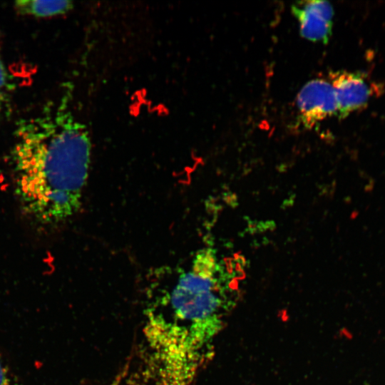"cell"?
<instances>
[{
  "instance_id": "obj_3",
  "label": "cell",
  "mask_w": 385,
  "mask_h": 385,
  "mask_svg": "<svg viewBox=\"0 0 385 385\" xmlns=\"http://www.w3.org/2000/svg\"><path fill=\"white\" fill-rule=\"evenodd\" d=\"M329 78L336 93L339 118L364 108L372 97L382 91L381 85L369 81L364 73L359 72H332Z\"/></svg>"
},
{
  "instance_id": "obj_8",
  "label": "cell",
  "mask_w": 385,
  "mask_h": 385,
  "mask_svg": "<svg viewBox=\"0 0 385 385\" xmlns=\"http://www.w3.org/2000/svg\"><path fill=\"white\" fill-rule=\"evenodd\" d=\"M6 83V72L0 59V105L3 98V90Z\"/></svg>"
},
{
  "instance_id": "obj_1",
  "label": "cell",
  "mask_w": 385,
  "mask_h": 385,
  "mask_svg": "<svg viewBox=\"0 0 385 385\" xmlns=\"http://www.w3.org/2000/svg\"><path fill=\"white\" fill-rule=\"evenodd\" d=\"M217 270L210 256L197 254L190 270L146 303L143 339L161 385H189L210 357L212 342L235 303L231 286L217 278Z\"/></svg>"
},
{
  "instance_id": "obj_5",
  "label": "cell",
  "mask_w": 385,
  "mask_h": 385,
  "mask_svg": "<svg viewBox=\"0 0 385 385\" xmlns=\"http://www.w3.org/2000/svg\"><path fill=\"white\" fill-rule=\"evenodd\" d=\"M293 14L299 23L303 37L313 41L327 43L332 32L334 11L325 1H305L297 2L292 6Z\"/></svg>"
},
{
  "instance_id": "obj_6",
  "label": "cell",
  "mask_w": 385,
  "mask_h": 385,
  "mask_svg": "<svg viewBox=\"0 0 385 385\" xmlns=\"http://www.w3.org/2000/svg\"><path fill=\"white\" fill-rule=\"evenodd\" d=\"M15 7L24 14L51 17L69 11L73 7V4L69 1L21 0L15 3Z\"/></svg>"
},
{
  "instance_id": "obj_4",
  "label": "cell",
  "mask_w": 385,
  "mask_h": 385,
  "mask_svg": "<svg viewBox=\"0 0 385 385\" xmlns=\"http://www.w3.org/2000/svg\"><path fill=\"white\" fill-rule=\"evenodd\" d=\"M299 118L303 126L311 128L320 120L338 115V103L332 83L317 78L307 82L297 101Z\"/></svg>"
},
{
  "instance_id": "obj_7",
  "label": "cell",
  "mask_w": 385,
  "mask_h": 385,
  "mask_svg": "<svg viewBox=\"0 0 385 385\" xmlns=\"http://www.w3.org/2000/svg\"><path fill=\"white\" fill-rule=\"evenodd\" d=\"M0 385H20L4 356L0 352Z\"/></svg>"
},
{
  "instance_id": "obj_2",
  "label": "cell",
  "mask_w": 385,
  "mask_h": 385,
  "mask_svg": "<svg viewBox=\"0 0 385 385\" xmlns=\"http://www.w3.org/2000/svg\"><path fill=\"white\" fill-rule=\"evenodd\" d=\"M15 133L11 158L23 210L44 224L73 215L88 175L91 141L68 108V96L21 120Z\"/></svg>"
}]
</instances>
